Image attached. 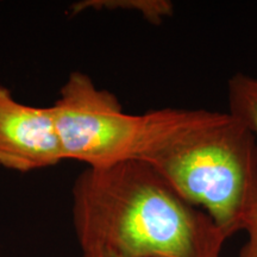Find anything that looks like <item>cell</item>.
<instances>
[{
    "label": "cell",
    "mask_w": 257,
    "mask_h": 257,
    "mask_svg": "<svg viewBox=\"0 0 257 257\" xmlns=\"http://www.w3.org/2000/svg\"><path fill=\"white\" fill-rule=\"evenodd\" d=\"M72 219L82 251L127 257H220L229 238L141 160L82 170L72 187Z\"/></svg>",
    "instance_id": "obj_1"
},
{
    "label": "cell",
    "mask_w": 257,
    "mask_h": 257,
    "mask_svg": "<svg viewBox=\"0 0 257 257\" xmlns=\"http://www.w3.org/2000/svg\"><path fill=\"white\" fill-rule=\"evenodd\" d=\"M142 161L185 201L201 207L229 238L240 231L257 198V141L229 112L182 108L162 142Z\"/></svg>",
    "instance_id": "obj_2"
},
{
    "label": "cell",
    "mask_w": 257,
    "mask_h": 257,
    "mask_svg": "<svg viewBox=\"0 0 257 257\" xmlns=\"http://www.w3.org/2000/svg\"><path fill=\"white\" fill-rule=\"evenodd\" d=\"M51 107L64 159L81 162L86 168L144 160L175 124L181 110L127 113L114 93L98 87L80 70L69 74Z\"/></svg>",
    "instance_id": "obj_3"
},
{
    "label": "cell",
    "mask_w": 257,
    "mask_h": 257,
    "mask_svg": "<svg viewBox=\"0 0 257 257\" xmlns=\"http://www.w3.org/2000/svg\"><path fill=\"white\" fill-rule=\"evenodd\" d=\"M64 160L51 105L24 104L0 83V166L30 173Z\"/></svg>",
    "instance_id": "obj_4"
},
{
    "label": "cell",
    "mask_w": 257,
    "mask_h": 257,
    "mask_svg": "<svg viewBox=\"0 0 257 257\" xmlns=\"http://www.w3.org/2000/svg\"><path fill=\"white\" fill-rule=\"evenodd\" d=\"M125 10L141 14L148 22L160 25L174 14V5L168 0H80L69 6L68 14L78 16L85 11Z\"/></svg>",
    "instance_id": "obj_5"
},
{
    "label": "cell",
    "mask_w": 257,
    "mask_h": 257,
    "mask_svg": "<svg viewBox=\"0 0 257 257\" xmlns=\"http://www.w3.org/2000/svg\"><path fill=\"white\" fill-rule=\"evenodd\" d=\"M229 113L251 131L257 141V76L236 73L227 81Z\"/></svg>",
    "instance_id": "obj_6"
},
{
    "label": "cell",
    "mask_w": 257,
    "mask_h": 257,
    "mask_svg": "<svg viewBox=\"0 0 257 257\" xmlns=\"http://www.w3.org/2000/svg\"><path fill=\"white\" fill-rule=\"evenodd\" d=\"M240 231L248 233V240L240 249L238 257H257V198L244 214Z\"/></svg>",
    "instance_id": "obj_7"
},
{
    "label": "cell",
    "mask_w": 257,
    "mask_h": 257,
    "mask_svg": "<svg viewBox=\"0 0 257 257\" xmlns=\"http://www.w3.org/2000/svg\"><path fill=\"white\" fill-rule=\"evenodd\" d=\"M81 257H127V256L118 255V253L107 251V250H87V251H82Z\"/></svg>",
    "instance_id": "obj_8"
}]
</instances>
